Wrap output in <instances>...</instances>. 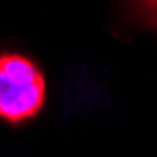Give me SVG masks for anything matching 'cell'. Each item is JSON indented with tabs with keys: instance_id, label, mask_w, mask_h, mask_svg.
<instances>
[{
	"instance_id": "obj_1",
	"label": "cell",
	"mask_w": 157,
	"mask_h": 157,
	"mask_svg": "<svg viewBox=\"0 0 157 157\" xmlns=\"http://www.w3.org/2000/svg\"><path fill=\"white\" fill-rule=\"evenodd\" d=\"M46 102V78L25 55L0 53V119L12 125L38 116Z\"/></svg>"
},
{
	"instance_id": "obj_2",
	"label": "cell",
	"mask_w": 157,
	"mask_h": 157,
	"mask_svg": "<svg viewBox=\"0 0 157 157\" xmlns=\"http://www.w3.org/2000/svg\"><path fill=\"white\" fill-rule=\"evenodd\" d=\"M127 10L140 25L157 30V0H127Z\"/></svg>"
}]
</instances>
